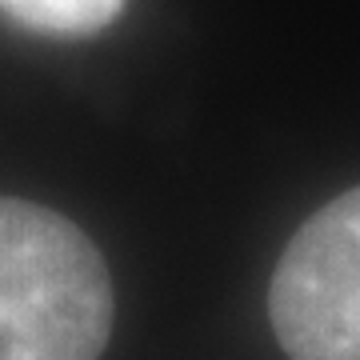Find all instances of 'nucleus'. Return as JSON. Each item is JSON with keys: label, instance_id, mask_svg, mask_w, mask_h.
I'll return each mask as SVG.
<instances>
[{"label": "nucleus", "instance_id": "nucleus-1", "mask_svg": "<svg viewBox=\"0 0 360 360\" xmlns=\"http://www.w3.org/2000/svg\"><path fill=\"white\" fill-rule=\"evenodd\" d=\"M112 336V281L68 217L0 196V360H96Z\"/></svg>", "mask_w": 360, "mask_h": 360}, {"label": "nucleus", "instance_id": "nucleus-2", "mask_svg": "<svg viewBox=\"0 0 360 360\" xmlns=\"http://www.w3.org/2000/svg\"><path fill=\"white\" fill-rule=\"evenodd\" d=\"M269 316L292 360H360V188L296 229L272 272Z\"/></svg>", "mask_w": 360, "mask_h": 360}, {"label": "nucleus", "instance_id": "nucleus-3", "mask_svg": "<svg viewBox=\"0 0 360 360\" xmlns=\"http://www.w3.org/2000/svg\"><path fill=\"white\" fill-rule=\"evenodd\" d=\"M124 0H0V13L49 37H92L120 16Z\"/></svg>", "mask_w": 360, "mask_h": 360}]
</instances>
